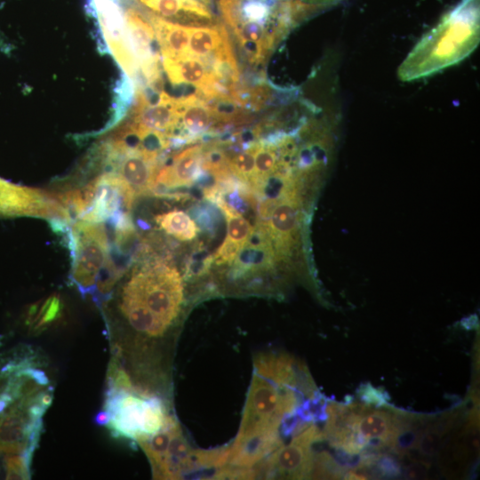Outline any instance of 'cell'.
I'll list each match as a JSON object with an SVG mask.
<instances>
[{
	"instance_id": "8fae6325",
	"label": "cell",
	"mask_w": 480,
	"mask_h": 480,
	"mask_svg": "<svg viewBox=\"0 0 480 480\" xmlns=\"http://www.w3.org/2000/svg\"><path fill=\"white\" fill-rule=\"evenodd\" d=\"M103 36L116 61L126 75L134 77L138 63L134 56L124 14L117 0H92Z\"/></svg>"
},
{
	"instance_id": "9c48e42d",
	"label": "cell",
	"mask_w": 480,
	"mask_h": 480,
	"mask_svg": "<svg viewBox=\"0 0 480 480\" xmlns=\"http://www.w3.org/2000/svg\"><path fill=\"white\" fill-rule=\"evenodd\" d=\"M324 439L313 422L294 434L292 441L282 444L254 468L264 478H310L314 463V444Z\"/></svg>"
},
{
	"instance_id": "44dd1931",
	"label": "cell",
	"mask_w": 480,
	"mask_h": 480,
	"mask_svg": "<svg viewBox=\"0 0 480 480\" xmlns=\"http://www.w3.org/2000/svg\"><path fill=\"white\" fill-rule=\"evenodd\" d=\"M156 221L165 233L180 241L192 240L197 233L194 220L182 211L161 213L156 217Z\"/></svg>"
},
{
	"instance_id": "ac0fdd59",
	"label": "cell",
	"mask_w": 480,
	"mask_h": 480,
	"mask_svg": "<svg viewBox=\"0 0 480 480\" xmlns=\"http://www.w3.org/2000/svg\"><path fill=\"white\" fill-rule=\"evenodd\" d=\"M298 221L296 203L290 198L280 200L274 207L268 220L261 225L279 254L290 246Z\"/></svg>"
},
{
	"instance_id": "cb8c5ba5",
	"label": "cell",
	"mask_w": 480,
	"mask_h": 480,
	"mask_svg": "<svg viewBox=\"0 0 480 480\" xmlns=\"http://www.w3.org/2000/svg\"><path fill=\"white\" fill-rule=\"evenodd\" d=\"M228 166L238 177L252 183L254 176V155L252 148L235 155L229 161Z\"/></svg>"
},
{
	"instance_id": "9a60e30c",
	"label": "cell",
	"mask_w": 480,
	"mask_h": 480,
	"mask_svg": "<svg viewBox=\"0 0 480 480\" xmlns=\"http://www.w3.org/2000/svg\"><path fill=\"white\" fill-rule=\"evenodd\" d=\"M203 159L202 147L197 145L177 153L169 164L157 169L152 192L160 188L190 185L200 172Z\"/></svg>"
},
{
	"instance_id": "30bf717a",
	"label": "cell",
	"mask_w": 480,
	"mask_h": 480,
	"mask_svg": "<svg viewBox=\"0 0 480 480\" xmlns=\"http://www.w3.org/2000/svg\"><path fill=\"white\" fill-rule=\"evenodd\" d=\"M18 216L43 218L51 226L72 222L69 213L53 194L0 178V217Z\"/></svg>"
},
{
	"instance_id": "7402d4cb",
	"label": "cell",
	"mask_w": 480,
	"mask_h": 480,
	"mask_svg": "<svg viewBox=\"0 0 480 480\" xmlns=\"http://www.w3.org/2000/svg\"><path fill=\"white\" fill-rule=\"evenodd\" d=\"M217 203L225 214L227 220L226 240L241 247L246 243L253 231V227L239 212L234 211L220 198Z\"/></svg>"
},
{
	"instance_id": "ba28073f",
	"label": "cell",
	"mask_w": 480,
	"mask_h": 480,
	"mask_svg": "<svg viewBox=\"0 0 480 480\" xmlns=\"http://www.w3.org/2000/svg\"><path fill=\"white\" fill-rule=\"evenodd\" d=\"M145 452L156 479H181L195 474V450L172 416L156 434L138 444Z\"/></svg>"
},
{
	"instance_id": "484cf974",
	"label": "cell",
	"mask_w": 480,
	"mask_h": 480,
	"mask_svg": "<svg viewBox=\"0 0 480 480\" xmlns=\"http://www.w3.org/2000/svg\"><path fill=\"white\" fill-rule=\"evenodd\" d=\"M427 469V467L422 465V463L420 464H412L407 469H406V476L409 478H418L421 476L425 475V471Z\"/></svg>"
},
{
	"instance_id": "277c9868",
	"label": "cell",
	"mask_w": 480,
	"mask_h": 480,
	"mask_svg": "<svg viewBox=\"0 0 480 480\" xmlns=\"http://www.w3.org/2000/svg\"><path fill=\"white\" fill-rule=\"evenodd\" d=\"M324 438L335 449L355 456L367 448L395 450L409 414L368 404H330Z\"/></svg>"
},
{
	"instance_id": "603a6c76",
	"label": "cell",
	"mask_w": 480,
	"mask_h": 480,
	"mask_svg": "<svg viewBox=\"0 0 480 480\" xmlns=\"http://www.w3.org/2000/svg\"><path fill=\"white\" fill-rule=\"evenodd\" d=\"M252 150L254 155V176L252 184L257 188L274 173L276 167V156L271 148L262 145L253 147Z\"/></svg>"
},
{
	"instance_id": "e0dca14e",
	"label": "cell",
	"mask_w": 480,
	"mask_h": 480,
	"mask_svg": "<svg viewBox=\"0 0 480 480\" xmlns=\"http://www.w3.org/2000/svg\"><path fill=\"white\" fill-rule=\"evenodd\" d=\"M272 243L264 227L259 225L252 233L236 256L235 271L237 276L267 268L274 256Z\"/></svg>"
},
{
	"instance_id": "4fadbf2b",
	"label": "cell",
	"mask_w": 480,
	"mask_h": 480,
	"mask_svg": "<svg viewBox=\"0 0 480 480\" xmlns=\"http://www.w3.org/2000/svg\"><path fill=\"white\" fill-rule=\"evenodd\" d=\"M179 119L177 99L161 91L157 100L151 102L141 90L138 91L130 121L144 129L160 132L172 138L174 137Z\"/></svg>"
},
{
	"instance_id": "8992f818",
	"label": "cell",
	"mask_w": 480,
	"mask_h": 480,
	"mask_svg": "<svg viewBox=\"0 0 480 480\" xmlns=\"http://www.w3.org/2000/svg\"><path fill=\"white\" fill-rule=\"evenodd\" d=\"M172 416L166 403L154 392L108 385L95 420L113 437L139 444L159 432Z\"/></svg>"
},
{
	"instance_id": "5bb4252c",
	"label": "cell",
	"mask_w": 480,
	"mask_h": 480,
	"mask_svg": "<svg viewBox=\"0 0 480 480\" xmlns=\"http://www.w3.org/2000/svg\"><path fill=\"white\" fill-rule=\"evenodd\" d=\"M283 444L279 430H264L236 435L228 445L226 466L254 468Z\"/></svg>"
},
{
	"instance_id": "d6986e66",
	"label": "cell",
	"mask_w": 480,
	"mask_h": 480,
	"mask_svg": "<svg viewBox=\"0 0 480 480\" xmlns=\"http://www.w3.org/2000/svg\"><path fill=\"white\" fill-rule=\"evenodd\" d=\"M458 419V412H452L438 419L428 420L418 434L412 449H416L422 457H431L441 445V441L449 433Z\"/></svg>"
},
{
	"instance_id": "3957f363",
	"label": "cell",
	"mask_w": 480,
	"mask_h": 480,
	"mask_svg": "<svg viewBox=\"0 0 480 480\" xmlns=\"http://www.w3.org/2000/svg\"><path fill=\"white\" fill-rule=\"evenodd\" d=\"M478 0H463L425 36L399 69L404 80L428 76L467 57L479 40Z\"/></svg>"
},
{
	"instance_id": "7c38bea8",
	"label": "cell",
	"mask_w": 480,
	"mask_h": 480,
	"mask_svg": "<svg viewBox=\"0 0 480 480\" xmlns=\"http://www.w3.org/2000/svg\"><path fill=\"white\" fill-rule=\"evenodd\" d=\"M124 14L138 66L149 84L158 85L161 81V56L156 47L157 41L154 28L148 17L133 7L127 8Z\"/></svg>"
},
{
	"instance_id": "52a82bcc",
	"label": "cell",
	"mask_w": 480,
	"mask_h": 480,
	"mask_svg": "<svg viewBox=\"0 0 480 480\" xmlns=\"http://www.w3.org/2000/svg\"><path fill=\"white\" fill-rule=\"evenodd\" d=\"M300 391L280 387L253 372L237 435L279 430L283 420L300 404Z\"/></svg>"
},
{
	"instance_id": "5b68a950",
	"label": "cell",
	"mask_w": 480,
	"mask_h": 480,
	"mask_svg": "<svg viewBox=\"0 0 480 480\" xmlns=\"http://www.w3.org/2000/svg\"><path fill=\"white\" fill-rule=\"evenodd\" d=\"M71 254L70 282L84 297L100 304L112 295L122 275L113 263L107 230L100 223L77 220L66 231Z\"/></svg>"
},
{
	"instance_id": "d4e9b609",
	"label": "cell",
	"mask_w": 480,
	"mask_h": 480,
	"mask_svg": "<svg viewBox=\"0 0 480 480\" xmlns=\"http://www.w3.org/2000/svg\"><path fill=\"white\" fill-rule=\"evenodd\" d=\"M359 397L368 405L382 406L386 404L385 393L371 384H364L358 389Z\"/></svg>"
},
{
	"instance_id": "2e32d148",
	"label": "cell",
	"mask_w": 480,
	"mask_h": 480,
	"mask_svg": "<svg viewBox=\"0 0 480 480\" xmlns=\"http://www.w3.org/2000/svg\"><path fill=\"white\" fill-rule=\"evenodd\" d=\"M468 424L446 444L443 455L444 471L460 473L478 454L479 413L476 409L470 413Z\"/></svg>"
},
{
	"instance_id": "7a4b0ae2",
	"label": "cell",
	"mask_w": 480,
	"mask_h": 480,
	"mask_svg": "<svg viewBox=\"0 0 480 480\" xmlns=\"http://www.w3.org/2000/svg\"><path fill=\"white\" fill-rule=\"evenodd\" d=\"M52 397V382L36 357L10 362L0 371V456L7 478H30L32 455Z\"/></svg>"
},
{
	"instance_id": "6da1fadb",
	"label": "cell",
	"mask_w": 480,
	"mask_h": 480,
	"mask_svg": "<svg viewBox=\"0 0 480 480\" xmlns=\"http://www.w3.org/2000/svg\"><path fill=\"white\" fill-rule=\"evenodd\" d=\"M116 308L128 331L113 345L118 361L137 360V371L151 359L154 348L174 327L184 301V286L179 271L165 263H148L134 269L120 287ZM151 364L152 359H151ZM154 368V365H153ZM155 371V370H154Z\"/></svg>"
},
{
	"instance_id": "ffe728a7",
	"label": "cell",
	"mask_w": 480,
	"mask_h": 480,
	"mask_svg": "<svg viewBox=\"0 0 480 480\" xmlns=\"http://www.w3.org/2000/svg\"><path fill=\"white\" fill-rule=\"evenodd\" d=\"M62 313V303L58 294L32 304L26 314L25 324L33 333H39L57 322Z\"/></svg>"
}]
</instances>
